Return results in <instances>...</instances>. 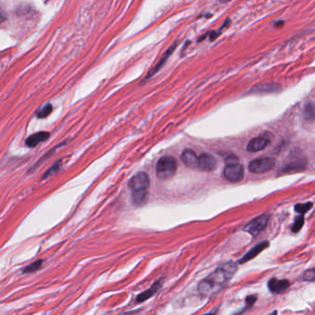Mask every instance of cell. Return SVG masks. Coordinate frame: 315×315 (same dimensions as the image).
I'll return each mask as SVG.
<instances>
[{"label":"cell","instance_id":"52a82bcc","mask_svg":"<svg viewBox=\"0 0 315 315\" xmlns=\"http://www.w3.org/2000/svg\"><path fill=\"white\" fill-rule=\"evenodd\" d=\"M217 166V161L213 155L203 154L199 157V168L203 171H213Z\"/></svg>","mask_w":315,"mask_h":315},{"label":"cell","instance_id":"4fadbf2b","mask_svg":"<svg viewBox=\"0 0 315 315\" xmlns=\"http://www.w3.org/2000/svg\"><path fill=\"white\" fill-rule=\"evenodd\" d=\"M161 286H162V285H161V281L156 282L153 286H151L149 289H147V290L144 291V292H142L141 294H140L139 296L137 297L136 301H137L138 303H141V302L147 301L148 299L152 298L157 291L160 289Z\"/></svg>","mask_w":315,"mask_h":315},{"label":"cell","instance_id":"7c38bea8","mask_svg":"<svg viewBox=\"0 0 315 315\" xmlns=\"http://www.w3.org/2000/svg\"><path fill=\"white\" fill-rule=\"evenodd\" d=\"M289 285L290 283L287 280H277L274 278L268 282V288L273 293H281L286 290V288H288Z\"/></svg>","mask_w":315,"mask_h":315},{"label":"cell","instance_id":"8992f818","mask_svg":"<svg viewBox=\"0 0 315 315\" xmlns=\"http://www.w3.org/2000/svg\"><path fill=\"white\" fill-rule=\"evenodd\" d=\"M225 178L230 182H239L244 176V168L241 165H227L224 170Z\"/></svg>","mask_w":315,"mask_h":315},{"label":"cell","instance_id":"ba28073f","mask_svg":"<svg viewBox=\"0 0 315 315\" xmlns=\"http://www.w3.org/2000/svg\"><path fill=\"white\" fill-rule=\"evenodd\" d=\"M181 160L189 168H199V157L192 150H185L181 155Z\"/></svg>","mask_w":315,"mask_h":315},{"label":"cell","instance_id":"277c9868","mask_svg":"<svg viewBox=\"0 0 315 315\" xmlns=\"http://www.w3.org/2000/svg\"><path fill=\"white\" fill-rule=\"evenodd\" d=\"M276 165V160L271 157H263L254 159L250 164V170L255 174H262L271 171Z\"/></svg>","mask_w":315,"mask_h":315},{"label":"cell","instance_id":"e0dca14e","mask_svg":"<svg viewBox=\"0 0 315 315\" xmlns=\"http://www.w3.org/2000/svg\"><path fill=\"white\" fill-rule=\"evenodd\" d=\"M52 110H53L52 105L49 104L45 107H43L42 109L39 110L38 113H37V116H38L39 118H44V117L49 116L51 114Z\"/></svg>","mask_w":315,"mask_h":315},{"label":"cell","instance_id":"44dd1931","mask_svg":"<svg viewBox=\"0 0 315 315\" xmlns=\"http://www.w3.org/2000/svg\"><path fill=\"white\" fill-rule=\"evenodd\" d=\"M303 279L306 281H315V268L306 271L303 275Z\"/></svg>","mask_w":315,"mask_h":315},{"label":"cell","instance_id":"5bb4252c","mask_svg":"<svg viewBox=\"0 0 315 315\" xmlns=\"http://www.w3.org/2000/svg\"><path fill=\"white\" fill-rule=\"evenodd\" d=\"M303 116L306 120H314L315 119V103H308L306 104Z\"/></svg>","mask_w":315,"mask_h":315},{"label":"cell","instance_id":"ffe728a7","mask_svg":"<svg viewBox=\"0 0 315 315\" xmlns=\"http://www.w3.org/2000/svg\"><path fill=\"white\" fill-rule=\"evenodd\" d=\"M60 166H61V161H59V162H57L55 165L52 166V167H50L49 170H47V172L44 175V179H46L47 177L49 176H51V175H54L55 173H57L59 168H60Z\"/></svg>","mask_w":315,"mask_h":315},{"label":"cell","instance_id":"8fae6325","mask_svg":"<svg viewBox=\"0 0 315 315\" xmlns=\"http://www.w3.org/2000/svg\"><path fill=\"white\" fill-rule=\"evenodd\" d=\"M269 144V141L264 137H257L252 139L248 143L247 150L252 153L262 151Z\"/></svg>","mask_w":315,"mask_h":315},{"label":"cell","instance_id":"d6986e66","mask_svg":"<svg viewBox=\"0 0 315 315\" xmlns=\"http://www.w3.org/2000/svg\"><path fill=\"white\" fill-rule=\"evenodd\" d=\"M312 207V204L311 203H307V204H297L295 206V211L298 213H301V214H304L307 213L310 208Z\"/></svg>","mask_w":315,"mask_h":315},{"label":"cell","instance_id":"7402d4cb","mask_svg":"<svg viewBox=\"0 0 315 315\" xmlns=\"http://www.w3.org/2000/svg\"><path fill=\"white\" fill-rule=\"evenodd\" d=\"M225 162H226V165H238V157H236L235 155H230V156H228L226 158Z\"/></svg>","mask_w":315,"mask_h":315},{"label":"cell","instance_id":"603a6c76","mask_svg":"<svg viewBox=\"0 0 315 315\" xmlns=\"http://www.w3.org/2000/svg\"><path fill=\"white\" fill-rule=\"evenodd\" d=\"M257 300V297L255 295H252V296L247 297L246 299V303L248 306H252L255 303V301Z\"/></svg>","mask_w":315,"mask_h":315},{"label":"cell","instance_id":"6da1fadb","mask_svg":"<svg viewBox=\"0 0 315 315\" xmlns=\"http://www.w3.org/2000/svg\"><path fill=\"white\" fill-rule=\"evenodd\" d=\"M238 270L237 264L234 262H228L221 264L208 277L200 282L198 290L204 296H209L219 291L227 284Z\"/></svg>","mask_w":315,"mask_h":315},{"label":"cell","instance_id":"7a4b0ae2","mask_svg":"<svg viewBox=\"0 0 315 315\" xmlns=\"http://www.w3.org/2000/svg\"><path fill=\"white\" fill-rule=\"evenodd\" d=\"M150 179L146 172L138 173L133 178H131L129 187L131 188L132 192V201L134 204L141 206L146 203Z\"/></svg>","mask_w":315,"mask_h":315},{"label":"cell","instance_id":"30bf717a","mask_svg":"<svg viewBox=\"0 0 315 315\" xmlns=\"http://www.w3.org/2000/svg\"><path fill=\"white\" fill-rule=\"evenodd\" d=\"M49 136H50V134L47 131H40L37 133H34L26 139V146L31 147V148H34L35 146L40 144L41 142L47 140Z\"/></svg>","mask_w":315,"mask_h":315},{"label":"cell","instance_id":"2e32d148","mask_svg":"<svg viewBox=\"0 0 315 315\" xmlns=\"http://www.w3.org/2000/svg\"><path fill=\"white\" fill-rule=\"evenodd\" d=\"M42 263H43V260H37V261H35V262H32L29 265L25 267V268L22 269V272H23V273H26V274H27V273H34V272L37 271V270H39V269L41 268Z\"/></svg>","mask_w":315,"mask_h":315},{"label":"cell","instance_id":"3957f363","mask_svg":"<svg viewBox=\"0 0 315 315\" xmlns=\"http://www.w3.org/2000/svg\"><path fill=\"white\" fill-rule=\"evenodd\" d=\"M155 172L159 180H170L177 172V161L174 157L169 155L161 157L156 163Z\"/></svg>","mask_w":315,"mask_h":315},{"label":"cell","instance_id":"ac0fdd59","mask_svg":"<svg viewBox=\"0 0 315 315\" xmlns=\"http://www.w3.org/2000/svg\"><path fill=\"white\" fill-rule=\"evenodd\" d=\"M303 225H304V217L302 215L298 216L292 226V231L294 233L299 232L303 227Z\"/></svg>","mask_w":315,"mask_h":315},{"label":"cell","instance_id":"d4e9b609","mask_svg":"<svg viewBox=\"0 0 315 315\" xmlns=\"http://www.w3.org/2000/svg\"><path fill=\"white\" fill-rule=\"evenodd\" d=\"M269 315H277V311H276V310H275V311H273V312H272V313H270V314Z\"/></svg>","mask_w":315,"mask_h":315},{"label":"cell","instance_id":"5b68a950","mask_svg":"<svg viewBox=\"0 0 315 315\" xmlns=\"http://www.w3.org/2000/svg\"><path fill=\"white\" fill-rule=\"evenodd\" d=\"M267 223H268V216L265 214H262L252 220L250 223H248L244 229L249 234H251L252 237H255L265 228Z\"/></svg>","mask_w":315,"mask_h":315},{"label":"cell","instance_id":"9c48e42d","mask_svg":"<svg viewBox=\"0 0 315 315\" xmlns=\"http://www.w3.org/2000/svg\"><path fill=\"white\" fill-rule=\"evenodd\" d=\"M268 246H269V243H268V241H263V243H259L258 245L252 248V250H250V251L238 261V262H239V263H245V262H247L248 261H251L253 258L258 256L262 251H264L266 248H268Z\"/></svg>","mask_w":315,"mask_h":315},{"label":"cell","instance_id":"cb8c5ba5","mask_svg":"<svg viewBox=\"0 0 315 315\" xmlns=\"http://www.w3.org/2000/svg\"><path fill=\"white\" fill-rule=\"evenodd\" d=\"M204 315H215V311L213 310V311H210L208 313H205V314Z\"/></svg>","mask_w":315,"mask_h":315},{"label":"cell","instance_id":"9a60e30c","mask_svg":"<svg viewBox=\"0 0 315 315\" xmlns=\"http://www.w3.org/2000/svg\"><path fill=\"white\" fill-rule=\"evenodd\" d=\"M175 47H176V44H173V45H172V46H171V47H170L169 49H168V50H167V51H166V52H165V54H164V57L161 58L160 62H159V63L156 65V67H155V68H154V69H153L152 71H151L150 74H149V75L147 76V78H149L150 77V76H152L153 74H155L156 71H158V70L160 69L161 67H163V65L165 64V61H166V59H167V58H168L170 55L172 54V52L174 51Z\"/></svg>","mask_w":315,"mask_h":315}]
</instances>
